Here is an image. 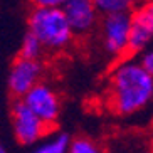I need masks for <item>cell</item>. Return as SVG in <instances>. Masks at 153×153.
Returning a JSON list of instances; mask_svg holds the SVG:
<instances>
[{
  "mask_svg": "<svg viewBox=\"0 0 153 153\" xmlns=\"http://www.w3.org/2000/svg\"><path fill=\"white\" fill-rule=\"evenodd\" d=\"M106 103L116 116H131L153 103V77L135 57H123L109 74Z\"/></svg>",
  "mask_w": 153,
  "mask_h": 153,
  "instance_id": "cell-1",
  "label": "cell"
},
{
  "mask_svg": "<svg viewBox=\"0 0 153 153\" xmlns=\"http://www.w3.org/2000/svg\"><path fill=\"white\" fill-rule=\"evenodd\" d=\"M27 27L49 52L64 51L74 39L62 7H34L27 17Z\"/></svg>",
  "mask_w": 153,
  "mask_h": 153,
  "instance_id": "cell-2",
  "label": "cell"
},
{
  "mask_svg": "<svg viewBox=\"0 0 153 153\" xmlns=\"http://www.w3.org/2000/svg\"><path fill=\"white\" fill-rule=\"evenodd\" d=\"M99 36L106 54L111 57H125L128 47V34L131 27V12L101 15L99 19Z\"/></svg>",
  "mask_w": 153,
  "mask_h": 153,
  "instance_id": "cell-3",
  "label": "cell"
},
{
  "mask_svg": "<svg viewBox=\"0 0 153 153\" xmlns=\"http://www.w3.org/2000/svg\"><path fill=\"white\" fill-rule=\"evenodd\" d=\"M12 130L14 138L20 146H34L45 136L49 126L37 116L20 98H15L12 104Z\"/></svg>",
  "mask_w": 153,
  "mask_h": 153,
  "instance_id": "cell-4",
  "label": "cell"
},
{
  "mask_svg": "<svg viewBox=\"0 0 153 153\" xmlns=\"http://www.w3.org/2000/svg\"><path fill=\"white\" fill-rule=\"evenodd\" d=\"M20 99L49 128H52L57 123L59 116H61V99H59V94L56 93V89L51 84L39 81L36 86H32Z\"/></svg>",
  "mask_w": 153,
  "mask_h": 153,
  "instance_id": "cell-5",
  "label": "cell"
},
{
  "mask_svg": "<svg viewBox=\"0 0 153 153\" xmlns=\"http://www.w3.org/2000/svg\"><path fill=\"white\" fill-rule=\"evenodd\" d=\"M44 66L39 59H24L17 57L12 64L7 77V88L14 98H22L32 86L42 79Z\"/></svg>",
  "mask_w": 153,
  "mask_h": 153,
  "instance_id": "cell-6",
  "label": "cell"
},
{
  "mask_svg": "<svg viewBox=\"0 0 153 153\" xmlns=\"http://www.w3.org/2000/svg\"><path fill=\"white\" fill-rule=\"evenodd\" d=\"M64 15L68 19L74 36H88L98 27L99 12L94 0H66L62 5Z\"/></svg>",
  "mask_w": 153,
  "mask_h": 153,
  "instance_id": "cell-7",
  "label": "cell"
},
{
  "mask_svg": "<svg viewBox=\"0 0 153 153\" xmlns=\"http://www.w3.org/2000/svg\"><path fill=\"white\" fill-rule=\"evenodd\" d=\"M150 44H153V30L145 25L143 22L131 19V27L130 34H128V47H126V56L130 57H136V56L148 47Z\"/></svg>",
  "mask_w": 153,
  "mask_h": 153,
  "instance_id": "cell-8",
  "label": "cell"
},
{
  "mask_svg": "<svg viewBox=\"0 0 153 153\" xmlns=\"http://www.w3.org/2000/svg\"><path fill=\"white\" fill-rule=\"evenodd\" d=\"M69 143H71V136L64 131H56L47 138H42L36 145L37 153H66L69 152Z\"/></svg>",
  "mask_w": 153,
  "mask_h": 153,
  "instance_id": "cell-9",
  "label": "cell"
},
{
  "mask_svg": "<svg viewBox=\"0 0 153 153\" xmlns=\"http://www.w3.org/2000/svg\"><path fill=\"white\" fill-rule=\"evenodd\" d=\"M136 4L138 0H94L96 10L99 12V15L131 12L136 7Z\"/></svg>",
  "mask_w": 153,
  "mask_h": 153,
  "instance_id": "cell-10",
  "label": "cell"
},
{
  "mask_svg": "<svg viewBox=\"0 0 153 153\" xmlns=\"http://www.w3.org/2000/svg\"><path fill=\"white\" fill-rule=\"evenodd\" d=\"M44 52L41 41L37 39L30 30H27V34L24 36L22 44H20V51H19V57L24 59H39Z\"/></svg>",
  "mask_w": 153,
  "mask_h": 153,
  "instance_id": "cell-11",
  "label": "cell"
},
{
  "mask_svg": "<svg viewBox=\"0 0 153 153\" xmlns=\"http://www.w3.org/2000/svg\"><path fill=\"white\" fill-rule=\"evenodd\" d=\"M131 19L143 22L153 30V2H141L131 10Z\"/></svg>",
  "mask_w": 153,
  "mask_h": 153,
  "instance_id": "cell-12",
  "label": "cell"
},
{
  "mask_svg": "<svg viewBox=\"0 0 153 153\" xmlns=\"http://www.w3.org/2000/svg\"><path fill=\"white\" fill-rule=\"evenodd\" d=\"M69 152H71V153H98L99 152V146L91 138L77 136V138H74V140L71 138Z\"/></svg>",
  "mask_w": 153,
  "mask_h": 153,
  "instance_id": "cell-13",
  "label": "cell"
},
{
  "mask_svg": "<svg viewBox=\"0 0 153 153\" xmlns=\"http://www.w3.org/2000/svg\"><path fill=\"white\" fill-rule=\"evenodd\" d=\"M136 61H138L140 66L153 77V44H150L148 47H145V49L138 54V59H136Z\"/></svg>",
  "mask_w": 153,
  "mask_h": 153,
  "instance_id": "cell-14",
  "label": "cell"
},
{
  "mask_svg": "<svg viewBox=\"0 0 153 153\" xmlns=\"http://www.w3.org/2000/svg\"><path fill=\"white\" fill-rule=\"evenodd\" d=\"M34 7H62L66 0H30Z\"/></svg>",
  "mask_w": 153,
  "mask_h": 153,
  "instance_id": "cell-15",
  "label": "cell"
},
{
  "mask_svg": "<svg viewBox=\"0 0 153 153\" xmlns=\"http://www.w3.org/2000/svg\"><path fill=\"white\" fill-rule=\"evenodd\" d=\"M5 152V146H4V143H2V140H0V153H4Z\"/></svg>",
  "mask_w": 153,
  "mask_h": 153,
  "instance_id": "cell-16",
  "label": "cell"
},
{
  "mask_svg": "<svg viewBox=\"0 0 153 153\" xmlns=\"http://www.w3.org/2000/svg\"><path fill=\"white\" fill-rule=\"evenodd\" d=\"M140 2H153V0H140Z\"/></svg>",
  "mask_w": 153,
  "mask_h": 153,
  "instance_id": "cell-17",
  "label": "cell"
}]
</instances>
